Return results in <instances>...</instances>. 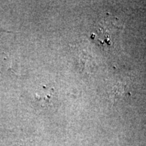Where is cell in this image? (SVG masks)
I'll return each instance as SVG.
<instances>
[{
	"mask_svg": "<svg viewBox=\"0 0 146 146\" xmlns=\"http://www.w3.org/2000/svg\"><path fill=\"white\" fill-rule=\"evenodd\" d=\"M1 30H2V29H1V27H0V31H1Z\"/></svg>",
	"mask_w": 146,
	"mask_h": 146,
	"instance_id": "obj_1",
	"label": "cell"
}]
</instances>
